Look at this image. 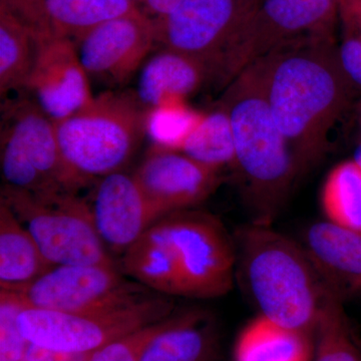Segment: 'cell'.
I'll return each instance as SVG.
<instances>
[{
	"instance_id": "5bb4252c",
	"label": "cell",
	"mask_w": 361,
	"mask_h": 361,
	"mask_svg": "<svg viewBox=\"0 0 361 361\" xmlns=\"http://www.w3.org/2000/svg\"><path fill=\"white\" fill-rule=\"evenodd\" d=\"M133 176L149 200L167 214L199 205L222 183L219 171L154 145Z\"/></svg>"
},
{
	"instance_id": "83f0119b",
	"label": "cell",
	"mask_w": 361,
	"mask_h": 361,
	"mask_svg": "<svg viewBox=\"0 0 361 361\" xmlns=\"http://www.w3.org/2000/svg\"><path fill=\"white\" fill-rule=\"evenodd\" d=\"M23 297L16 290H0V361H20L28 342L21 334L18 316L27 308Z\"/></svg>"
},
{
	"instance_id": "8fae6325",
	"label": "cell",
	"mask_w": 361,
	"mask_h": 361,
	"mask_svg": "<svg viewBox=\"0 0 361 361\" xmlns=\"http://www.w3.org/2000/svg\"><path fill=\"white\" fill-rule=\"evenodd\" d=\"M262 0H180L168 13L152 18L156 44L210 66L213 84L221 56Z\"/></svg>"
},
{
	"instance_id": "30bf717a",
	"label": "cell",
	"mask_w": 361,
	"mask_h": 361,
	"mask_svg": "<svg viewBox=\"0 0 361 361\" xmlns=\"http://www.w3.org/2000/svg\"><path fill=\"white\" fill-rule=\"evenodd\" d=\"M16 291L28 307L70 313L118 310L151 295L149 289L123 277L116 265L54 266Z\"/></svg>"
},
{
	"instance_id": "7c38bea8",
	"label": "cell",
	"mask_w": 361,
	"mask_h": 361,
	"mask_svg": "<svg viewBox=\"0 0 361 361\" xmlns=\"http://www.w3.org/2000/svg\"><path fill=\"white\" fill-rule=\"evenodd\" d=\"M155 44L153 20L141 11L106 21L75 44L89 78L111 87L127 84Z\"/></svg>"
},
{
	"instance_id": "f1b7e54d",
	"label": "cell",
	"mask_w": 361,
	"mask_h": 361,
	"mask_svg": "<svg viewBox=\"0 0 361 361\" xmlns=\"http://www.w3.org/2000/svg\"><path fill=\"white\" fill-rule=\"evenodd\" d=\"M169 317L97 349L87 361H141L147 345L165 327Z\"/></svg>"
},
{
	"instance_id": "5b68a950",
	"label": "cell",
	"mask_w": 361,
	"mask_h": 361,
	"mask_svg": "<svg viewBox=\"0 0 361 361\" xmlns=\"http://www.w3.org/2000/svg\"><path fill=\"white\" fill-rule=\"evenodd\" d=\"M0 148L6 186L42 201L78 194L85 187L63 160L56 123L30 97L2 104Z\"/></svg>"
},
{
	"instance_id": "8992f818",
	"label": "cell",
	"mask_w": 361,
	"mask_h": 361,
	"mask_svg": "<svg viewBox=\"0 0 361 361\" xmlns=\"http://www.w3.org/2000/svg\"><path fill=\"white\" fill-rule=\"evenodd\" d=\"M1 201L16 214L52 265H115L97 233L92 207L78 194L44 202L4 185Z\"/></svg>"
},
{
	"instance_id": "4316f807",
	"label": "cell",
	"mask_w": 361,
	"mask_h": 361,
	"mask_svg": "<svg viewBox=\"0 0 361 361\" xmlns=\"http://www.w3.org/2000/svg\"><path fill=\"white\" fill-rule=\"evenodd\" d=\"M203 114L190 109L183 99L148 110L146 135L154 146L179 151Z\"/></svg>"
},
{
	"instance_id": "4fadbf2b",
	"label": "cell",
	"mask_w": 361,
	"mask_h": 361,
	"mask_svg": "<svg viewBox=\"0 0 361 361\" xmlns=\"http://www.w3.org/2000/svg\"><path fill=\"white\" fill-rule=\"evenodd\" d=\"M89 80L75 42L51 35L39 37L37 63L25 90L56 123L94 99Z\"/></svg>"
},
{
	"instance_id": "7402d4cb",
	"label": "cell",
	"mask_w": 361,
	"mask_h": 361,
	"mask_svg": "<svg viewBox=\"0 0 361 361\" xmlns=\"http://www.w3.org/2000/svg\"><path fill=\"white\" fill-rule=\"evenodd\" d=\"M39 49V37L0 6V94L25 90Z\"/></svg>"
},
{
	"instance_id": "e0dca14e",
	"label": "cell",
	"mask_w": 361,
	"mask_h": 361,
	"mask_svg": "<svg viewBox=\"0 0 361 361\" xmlns=\"http://www.w3.org/2000/svg\"><path fill=\"white\" fill-rule=\"evenodd\" d=\"M213 82L210 66L183 52L163 49L142 66L135 96L147 109L192 96Z\"/></svg>"
},
{
	"instance_id": "f546056e",
	"label": "cell",
	"mask_w": 361,
	"mask_h": 361,
	"mask_svg": "<svg viewBox=\"0 0 361 361\" xmlns=\"http://www.w3.org/2000/svg\"><path fill=\"white\" fill-rule=\"evenodd\" d=\"M21 23L37 33V37H51L49 16L47 11V0H0Z\"/></svg>"
},
{
	"instance_id": "277c9868",
	"label": "cell",
	"mask_w": 361,
	"mask_h": 361,
	"mask_svg": "<svg viewBox=\"0 0 361 361\" xmlns=\"http://www.w3.org/2000/svg\"><path fill=\"white\" fill-rule=\"evenodd\" d=\"M148 110L135 94L106 90L56 123L59 148L84 186L123 171L146 135Z\"/></svg>"
},
{
	"instance_id": "4dcf8cb0",
	"label": "cell",
	"mask_w": 361,
	"mask_h": 361,
	"mask_svg": "<svg viewBox=\"0 0 361 361\" xmlns=\"http://www.w3.org/2000/svg\"><path fill=\"white\" fill-rule=\"evenodd\" d=\"M343 21L344 35L338 56L342 68L351 84L361 87V28Z\"/></svg>"
},
{
	"instance_id": "d4e9b609",
	"label": "cell",
	"mask_w": 361,
	"mask_h": 361,
	"mask_svg": "<svg viewBox=\"0 0 361 361\" xmlns=\"http://www.w3.org/2000/svg\"><path fill=\"white\" fill-rule=\"evenodd\" d=\"M311 361H361L342 299L327 288L313 329Z\"/></svg>"
},
{
	"instance_id": "52a82bcc",
	"label": "cell",
	"mask_w": 361,
	"mask_h": 361,
	"mask_svg": "<svg viewBox=\"0 0 361 361\" xmlns=\"http://www.w3.org/2000/svg\"><path fill=\"white\" fill-rule=\"evenodd\" d=\"M169 296L151 294L132 305L99 312L70 313L27 307L18 316L26 341L65 353H94L172 314Z\"/></svg>"
},
{
	"instance_id": "44dd1931",
	"label": "cell",
	"mask_w": 361,
	"mask_h": 361,
	"mask_svg": "<svg viewBox=\"0 0 361 361\" xmlns=\"http://www.w3.org/2000/svg\"><path fill=\"white\" fill-rule=\"evenodd\" d=\"M312 336L259 315L244 327L234 346V361H311Z\"/></svg>"
},
{
	"instance_id": "d590c367",
	"label": "cell",
	"mask_w": 361,
	"mask_h": 361,
	"mask_svg": "<svg viewBox=\"0 0 361 361\" xmlns=\"http://www.w3.org/2000/svg\"><path fill=\"white\" fill-rule=\"evenodd\" d=\"M132 1H134L135 4H139V2H142V0H132Z\"/></svg>"
},
{
	"instance_id": "ac0fdd59",
	"label": "cell",
	"mask_w": 361,
	"mask_h": 361,
	"mask_svg": "<svg viewBox=\"0 0 361 361\" xmlns=\"http://www.w3.org/2000/svg\"><path fill=\"white\" fill-rule=\"evenodd\" d=\"M121 271L156 293L180 296L174 246L166 216L152 225L123 253Z\"/></svg>"
},
{
	"instance_id": "e575fe53",
	"label": "cell",
	"mask_w": 361,
	"mask_h": 361,
	"mask_svg": "<svg viewBox=\"0 0 361 361\" xmlns=\"http://www.w3.org/2000/svg\"><path fill=\"white\" fill-rule=\"evenodd\" d=\"M353 161L361 168V142L358 145L353 155Z\"/></svg>"
},
{
	"instance_id": "836d02e7",
	"label": "cell",
	"mask_w": 361,
	"mask_h": 361,
	"mask_svg": "<svg viewBox=\"0 0 361 361\" xmlns=\"http://www.w3.org/2000/svg\"><path fill=\"white\" fill-rule=\"evenodd\" d=\"M180 1V0H142V4H145L154 18H157L172 11Z\"/></svg>"
},
{
	"instance_id": "cb8c5ba5",
	"label": "cell",
	"mask_w": 361,
	"mask_h": 361,
	"mask_svg": "<svg viewBox=\"0 0 361 361\" xmlns=\"http://www.w3.org/2000/svg\"><path fill=\"white\" fill-rule=\"evenodd\" d=\"M180 153L202 165L222 171L235 166V146L232 126L227 111L219 104L200 121L188 135Z\"/></svg>"
},
{
	"instance_id": "1f68e13d",
	"label": "cell",
	"mask_w": 361,
	"mask_h": 361,
	"mask_svg": "<svg viewBox=\"0 0 361 361\" xmlns=\"http://www.w3.org/2000/svg\"><path fill=\"white\" fill-rule=\"evenodd\" d=\"M94 353H65L42 348L30 342L20 361H87Z\"/></svg>"
},
{
	"instance_id": "2e32d148",
	"label": "cell",
	"mask_w": 361,
	"mask_h": 361,
	"mask_svg": "<svg viewBox=\"0 0 361 361\" xmlns=\"http://www.w3.org/2000/svg\"><path fill=\"white\" fill-rule=\"evenodd\" d=\"M303 249L332 293L343 300L361 291V233L319 221L306 231Z\"/></svg>"
},
{
	"instance_id": "9a60e30c",
	"label": "cell",
	"mask_w": 361,
	"mask_h": 361,
	"mask_svg": "<svg viewBox=\"0 0 361 361\" xmlns=\"http://www.w3.org/2000/svg\"><path fill=\"white\" fill-rule=\"evenodd\" d=\"M90 207L104 245L118 253H123L152 225L169 215L149 200L133 174L123 171L97 180Z\"/></svg>"
},
{
	"instance_id": "484cf974",
	"label": "cell",
	"mask_w": 361,
	"mask_h": 361,
	"mask_svg": "<svg viewBox=\"0 0 361 361\" xmlns=\"http://www.w3.org/2000/svg\"><path fill=\"white\" fill-rule=\"evenodd\" d=\"M322 206L327 220L361 233V168L355 161H342L330 171Z\"/></svg>"
},
{
	"instance_id": "9c48e42d",
	"label": "cell",
	"mask_w": 361,
	"mask_h": 361,
	"mask_svg": "<svg viewBox=\"0 0 361 361\" xmlns=\"http://www.w3.org/2000/svg\"><path fill=\"white\" fill-rule=\"evenodd\" d=\"M174 246L180 297L224 296L234 283L236 245L217 218L200 211L166 216Z\"/></svg>"
},
{
	"instance_id": "6da1fadb",
	"label": "cell",
	"mask_w": 361,
	"mask_h": 361,
	"mask_svg": "<svg viewBox=\"0 0 361 361\" xmlns=\"http://www.w3.org/2000/svg\"><path fill=\"white\" fill-rule=\"evenodd\" d=\"M271 114L299 173L326 152L330 132L348 104L350 85L332 35L282 44L258 59Z\"/></svg>"
},
{
	"instance_id": "ffe728a7",
	"label": "cell",
	"mask_w": 361,
	"mask_h": 361,
	"mask_svg": "<svg viewBox=\"0 0 361 361\" xmlns=\"http://www.w3.org/2000/svg\"><path fill=\"white\" fill-rule=\"evenodd\" d=\"M37 242L16 214L0 201V286L16 290L51 268Z\"/></svg>"
},
{
	"instance_id": "7a4b0ae2",
	"label": "cell",
	"mask_w": 361,
	"mask_h": 361,
	"mask_svg": "<svg viewBox=\"0 0 361 361\" xmlns=\"http://www.w3.org/2000/svg\"><path fill=\"white\" fill-rule=\"evenodd\" d=\"M220 104L231 122L235 166L246 196L268 224L298 174L295 161L271 114L257 63L225 87ZM257 223V222H256Z\"/></svg>"
},
{
	"instance_id": "d6986e66",
	"label": "cell",
	"mask_w": 361,
	"mask_h": 361,
	"mask_svg": "<svg viewBox=\"0 0 361 361\" xmlns=\"http://www.w3.org/2000/svg\"><path fill=\"white\" fill-rule=\"evenodd\" d=\"M216 336L212 320L204 311L172 314L151 341L141 361H212Z\"/></svg>"
},
{
	"instance_id": "603a6c76",
	"label": "cell",
	"mask_w": 361,
	"mask_h": 361,
	"mask_svg": "<svg viewBox=\"0 0 361 361\" xmlns=\"http://www.w3.org/2000/svg\"><path fill=\"white\" fill-rule=\"evenodd\" d=\"M51 35L77 44L106 21L137 13L132 0H47Z\"/></svg>"
},
{
	"instance_id": "3957f363",
	"label": "cell",
	"mask_w": 361,
	"mask_h": 361,
	"mask_svg": "<svg viewBox=\"0 0 361 361\" xmlns=\"http://www.w3.org/2000/svg\"><path fill=\"white\" fill-rule=\"evenodd\" d=\"M236 250L260 315L312 336L326 287L303 247L255 223L238 233Z\"/></svg>"
},
{
	"instance_id": "ba28073f",
	"label": "cell",
	"mask_w": 361,
	"mask_h": 361,
	"mask_svg": "<svg viewBox=\"0 0 361 361\" xmlns=\"http://www.w3.org/2000/svg\"><path fill=\"white\" fill-rule=\"evenodd\" d=\"M339 0H262L221 56L215 84L226 87L239 73L286 42L334 35Z\"/></svg>"
},
{
	"instance_id": "d6a6232c",
	"label": "cell",
	"mask_w": 361,
	"mask_h": 361,
	"mask_svg": "<svg viewBox=\"0 0 361 361\" xmlns=\"http://www.w3.org/2000/svg\"><path fill=\"white\" fill-rule=\"evenodd\" d=\"M339 13L342 20L361 28V0H339Z\"/></svg>"
}]
</instances>
